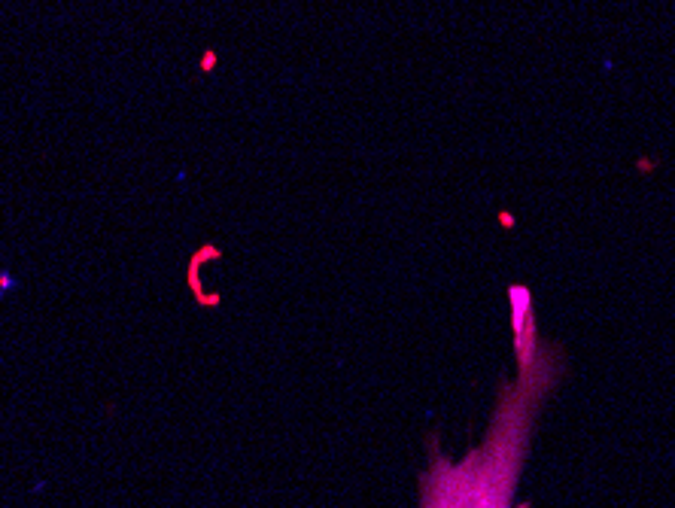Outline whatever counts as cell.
Instances as JSON below:
<instances>
[{
    "label": "cell",
    "instance_id": "cell-1",
    "mask_svg": "<svg viewBox=\"0 0 675 508\" xmlns=\"http://www.w3.org/2000/svg\"><path fill=\"white\" fill-rule=\"evenodd\" d=\"M514 299V353L517 377L499 386L487 432L457 463L432 445L429 466L420 475V508H511L520 472L530 457L535 423L544 399L557 390L563 353L535 332L532 295L523 286Z\"/></svg>",
    "mask_w": 675,
    "mask_h": 508
}]
</instances>
